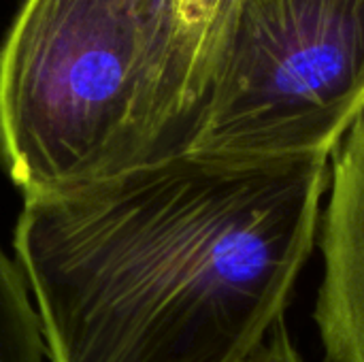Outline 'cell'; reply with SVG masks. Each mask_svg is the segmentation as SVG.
<instances>
[{"mask_svg":"<svg viewBox=\"0 0 364 362\" xmlns=\"http://www.w3.org/2000/svg\"><path fill=\"white\" fill-rule=\"evenodd\" d=\"M328 186L318 230L324 277L314 320L324 362H364V107L331 158Z\"/></svg>","mask_w":364,"mask_h":362,"instance_id":"obj_4","label":"cell"},{"mask_svg":"<svg viewBox=\"0 0 364 362\" xmlns=\"http://www.w3.org/2000/svg\"><path fill=\"white\" fill-rule=\"evenodd\" d=\"M173 4L196 60L211 81L213 58L237 0H173Z\"/></svg>","mask_w":364,"mask_h":362,"instance_id":"obj_6","label":"cell"},{"mask_svg":"<svg viewBox=\"0 0 364 362\" xmlns=\"http://www.w3.org/2000/svg\"><path fill=\"white\" fill-rule=\"evenodd\" d=\"M209 81L173 0H23L0 47V166L23 198L192 151Z\"/></svg>","mask_w":364,"mask_h":362,"instance_id":"obj_2","label":"cell"},{"mask_svg":"<svg viewBox=\"0 0 364 362\" xmlns=\"http://www.w3.org/2000/svg\"><path fill=\"white\" fill-rule=\"evenodd\" d=\"M41 318L28 280L0 247V362H45Z\"/></svg>","mask_w":364,"mask_h":362,"instance_id":"obj_5","label":"cell"},{"mask_svg":"<svg viewBox=\"0 0 364 362\" xmlns=\"http://www.w3.org/2000/svg\"><path fill=\"white\" fill-rule=\"evenodd\" d=\"M328 164L186 154L23 198L13 247L47 361H245L311 256Z\"/></svg>","mask_w":364,"mask_h":362,"instance_id":"obj_1","label":"cell"},{"mask_svg":"<svg viewBox=\"0 0 364 362\" xmlns=\"http://www.w3.org/2000/svg\"><path fill=\"white\" fill-rule=\"evenodd\" d=\"M364 107V0H237L190 154L333 158Z\"/></svg>","mask_w":364,"mask_h":362,"instance_id":"obj_3","label":"cell"},{"mask_svg":"<svg viewBox=\"0 0 364 362\" xmlns=\"http://www.w3.org/2000/svg\"><path fill=\"white\" fill-rule=\"evenodd\" d=\"M243 362H303L299 352L292 346L290 333L286 329V322L279 320L269 337L252 350V354Z\"/></svg>","mask_w":364,"mask_h":362,"instance_id":"obj_7","label":"cell"}]
</instances>
